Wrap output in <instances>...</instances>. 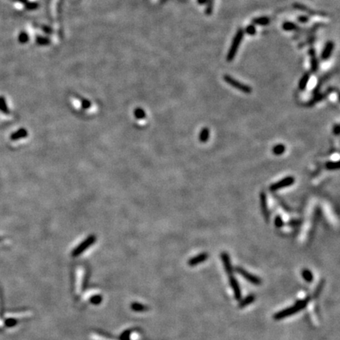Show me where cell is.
Wrapping results in <instances>:
<instances>
[{
    "instance_id": "obj_1",
    "label": "cell",
    "mask_w": 340,
    "mask_h": 340,
    "mask_svg": "<svg viewBox=\"0 0 340 340\" xmlns=\"http://www.w3.org/2000/svg\"><path fill=\"white\" fill-rule=\"evenodd\" d=\"M310 299H311V297L307 296L303 299L297 301L293 306L275 313L273 315V319L275 321H280V320H283L284 318H287L288 317H291V316L297 314L298 312H300L301 310H304L305 308L307 306V305L309 304Z\"/></svg>"
},
{
    "instance_id": "obj_2",
    "label": "cell",
    "mask_w": 340,
    "mask_h": 340,
    "mask_svg": "<svg viewBox=\"0 0 340 340\" xmlns=\"http://www.w3.org/2000/svg\"><path fill=\"white\" fill-rule=\"evenodd\" d=\"M244 33H244V29H242V28H240L236 32V35H235L233 40H232V44L230 46L228 54H227L226 59L228 61H233L235 57H236L239 47H240V44H241L243 40Z\"/></svg>"
},
{
    "instance_id": "obj_3",
    "label": "cell",
    "mask_w": 340,
    "mask_h": 340,
    "mask_svg": "<svg viewBox=\"0 0 340 340\" xmlns=\"http://www.w3.org/2000/svg\"><path fill=\"white\" fill-rule=\"evenodd\" d=\"M223 79H224V81L226 82L228 84H229L231 87L236 88V89L239 90V91H242V92H243V93L251 94V92H252L253 90L251 86L247 85V84H243L242 82L237 80L236 79H235V78H233L232 76H231L230 75H228V74L224 75Z\"/></svg>"
},
{
    "instance_id": "obj_4",
    "label": "cell",
    "mask_w": 340,
    "mask_h": 340,
    "mask_svg": "<svg viewBox=\"0 0 340 340\" xmlns=\"http://www.w3.org/2000/svg\"><path fill=\"white\" fill-rule=\"evenodd\" d=\"M234 272H236L237 273L241 275L244 279H247V281L250 282L253 285L259 286L262 283V280H261V279L259 276L251 273L247 270H246L245 268H242L240 266H236L235 269H234Z\"/></svg>"
},
{
    "instance_id": "obj_5",
    "label": "cell",
    "mask_w": 340,
    "mask_h": 340,
    "mask_svg": "<svg viewBox=\"0 0 340 340\" xmlns=\"http://www.w3.org/2000/svg\"><path fill=\"white\" fill-rule=\"evenodd\" d=\"M295 177L292 176H288V177H284L283 179L280 180V181H277V182L273 183L272 184L270 185L269 190L271 191H276L278 190H280L282 188H287V187H290L291 185H293L295 184Z\"/></svg>"
},
{
    "instance_id": "obj_6",
    "label": "cell",
    "mask_w": 340,
    "mask_h": 340,
    "mask_svg": "<svg viewBox=\"0 0 340 340\" xmlns=\"http://www.w3.org/2000/svg\"><path fill=\"white\" fill-rule=\"evenodd\" d=\"M228 280H229V284H230L232 291L234 293V297L236 300L240 301L242 298V291L237 279L235 277L234 275H231L228 277Z\"/></svg>"
},
{
    "instance_id": "obj_7",
    "label": "cell",
    "mask_w": 340,
    "mask_h": 340,
    "mask_svg": "<svg viewBox=\"0 0 340 340\" xmlns=\"http://www.w3.org/2000/svg\"><path fill=\"white\" fill-rule=\"evenodd\" d=\"M220 258H221V261H222L224 270H225L226 273L228 275H233L234 268L232 265V263H231V259L229 254L227 252L224 251V252L220 254Z\"/></svg>"
},
{
    "instance_id": "obj_8",
    "label": "cell",
    "mask_w": 340,
    "mask_h": 340,
    "mask_svg": "<svg viewBox=\"0 0 340 340\" xmlns=\"http://www.w3.org/2000/svg\"><path fill=\"white\" fill-rule=\"evenodd\" d=\"M260 201H261V211H262L263 216H264L265 219L266 220V221L268 222L269 220L270 217V213L269 210L268 208V202H267V196L265 192H261L260 194Z\"/></svg>"
},
{
    "instance_id": "obj_9",
    "label": "cell",
    "mask_w": 340,
    "mask_h": 340,
    "mask_svg": "<svg viewBox=\"0 0 340 340\" xmlns=\"http://www.w3.org/2000/svg\"><path fill=\"white\" fill-rule=\"evenodd\" d=\"M208 258H209V254H208L207 253H201L199 254L192 257L191 258L189 259L188 261V264L191 267H194V266H196L198 264H201V263L205 261L208 259Z\"/></svg>"
},
{
    "instance_id": "obj_10",
    "label": "cell",
    "mask_w": 340,
    "mask_h": 340,
    "mask_svg": "<svg viewBox=\"0 0 340 340\" xmlns=\"http://www.w3.org/2000/svg\"><path fill=\"white\" fill-rule=\"evenodd\" d=\"M95 241V236H91L89 237H88L84 240L81 244H80V246L76 248L73 251V255H78L80 254V253H82L85 249H87L88 247H89Z\"/></svg>"
},
{
    "instance_id": "obj_11",
    "label": "cell",
    "mask_w": 340,
    "mask_h": 340,
    "mask_svg": "<svg viewBox=\"0 0 340 340\" xmlns=\"http://www.w3.org/2000/svg\"><path fill=\"white\" fill-rule=\"evenodd\" d=\"M335 47V44L332 41H328L325 44L322 53L321 54V58L322 60H328L329 58L331 57V55L332 54L333 50Z\"/></svg>"
},
{
    "instance_id": "obj_12",
    "label": "cell",
    "mask_w": 340,
    "mask_h": 340,
    "mask_svg": "<svg viewBox=\"0 0 340 340\" xmlns=\"http://www.w3.org/2000/svg\"><path fill=\"white\" fill-rule=\"evenodd\" d=\"M309 54L310 56V68L313 72H317L319 68V62H318L317 58L316 55V51L314 49H310L309 51Z\"/></svg>"
},
{
    "instance_id": "obj_13",
    "label": "cell",
    "mask_w": 340,
    "mask_h": 340,
    "mask_svg": "<svg viewBox=\"0 0 340 340\" xmlns=\"http://www.w3.org/2000/svg\"><path fill=\"white\" fill-rule=\"evenodd\" d=\"M256 299V295L254 294H251V295H247L246 298L240 299L239 301V304H238V307L240 309H243V308L247 307V306H250L251 304H252L253 302H254Z\"/></svg>"
},
{
    "instance_id": "obj_14",
    "label": "cell",
    "mask_w": 340,
    "mask_h": 340,
    "mask_svg": "<svg viewBox=\"0 0 340 340\" xmlns=\"http://www.w3.org/2000/svg\"><path fill=\"white\" fill-rule=\"evenodd\" d=\"M310 73L309 72H305L304 74L302 75V76L301 77L299 83H298V88L301 91H304L308 85V83L310 81Z\"/></svg>"
},
{
    "instance_id": "obj_15",
    "label": "cell",
    "mask_w": 340,
    "mask_h": 340,
    "mask_svg": "<svg viewBox=\"0 0 340 340\" xmlns=\"http://www.w3.org/2000/svg\"><path fill=\"white\" fill-rule=\"evenodd\" d=\"M324 285L325 279H321L319 281V283H318L317 285V287H316L315 290H314V293H313V295H312V298H314V299H317V298H319L320 295H321L322 291H323L324 287Z\"/></svg>"
},
{
    "instance_id": "obj_16",
    "label": "cell",
    "mask_w": 340,
    "mask_h": 340,
    "mask_svg": "<svg viewBox=\"0 0 340 340\" xmlns=\"http://www.w3.org/2000/svg\"><path fill=\"white\" fill-rule=\"evenodd\" d=\"M210 136V131L208 128H203L200 131L199 135H198V139L201 143H205L206 142H208Z\"/></svg>"
},
{
    "instance_id": "obj_17",
    "label": "cell",
    "mask_w": 340,
    "mask_h": 340,
    "mask_svg": "<svg viewBox=\"0 0 340 340\" xmlns=\"http://www.w3.org/2000/svg\"><path fill=\"white\" fill-rule=\"evenodd\" d=\"M253 25H261V26H265L269 24L270 20L268 17H255L252 20Z\"/></svg>"
},
{
    "instance_id": "obj_18",
    "label": "cell",
    "mask_w": 340,
    "mask_h": 340,
    "mask_svg": "<svg viewBox=\"0 0 340 340\" xmlns=\"http://www.w3.org/2000/svg\"><path fill=\"white\" fill-rule=\"evenodd\" d=\"M302 274V278L305 279V281H306L307 283H311L314 280V274L312 273V272L310 269L308 268H303L301 272Z\"/></svg>"
},
{
    "instance_id": "obj_19",
    "label": "cell",
    "mask_w": 340,
    "mask_h": 340,
    "mask_svg": "<svg viewBox=\"0 0 340 340\" xmlns=\"http://www.w3.org/2000/svg\"><path fill=\"white\" fill-rule=\"evenodd\" d=\"M27 135H28V131H27V130L24 129V128H21V129L18 130V131H17L16 132L13 133V134H12L10 138H11L12 140H17V139H21V138L26 137Z\"/></svg>"
},
{
    "instance_id": "obj_20",
    "label": "cell",
    "mask_w": 340,
    "mask_h": 340,
    "mask_svg": "<svg viewBox=\"0 0 340 340\" xmlns=\"http://www.w3.org/2000/svg\"><path fill=\"white\" fill-rule=\"evenodd\" d=\"M283 30L287 31V32H291V31H296L298 29V26L295 23L291 22V21H286L282 25Z\"/></svg>"
},
{
    "instance_id": "obj_21",
    "label": "cell",
    "mask_w": 340,
    "mask_h": 340,
    "mask_svg": "<svg viewBox=\"0 0 340 340\" xmlns=\"http://www.w3.org/2000/svg\"><path fill=\"white\" fill-rule=\"evenodd\" d=\"M285 150H286V146L283 144H282V143H279V144L275 145V146H273V148H272V153H273V154H275V155L279 156V155H282L283 153L285 152Z\"/></svg>"
},
{
    "instance_id": "obj_22",
    "label": "cell",
    "mask_w": 340,
    "mask_h": 340,
    "mask_svg": "<svg viewBox=\"0 0 340 340\" xmlns=\"http://www.w3.org/2000/svg\"><path fill=\"white\" fill-rule=\"evenodd\" d=\"M215 0H206V6H205V14L208 16L211 15L213 11Z\"/></svg>"
},
{
    "instance_id": "obj_23",
    "label": "cell",
    "mask_w": 340,
    "mask_h": 340,
    "mask_svg": "<svg viewBox=\"0 0 340 340\" xmlns=\"http://www.w3.org/2000/svg\"><path fill=\"white\" fill-rule=\"evenodd\" d=\"M325 167L328 170H338L339 169V163H338V162L330 161V162H326Z\"/></svg>"
},
{
    "instance_id": "obj_24",
    "label": "cell",
    "mask_w": 340,
    "mask_h": 340,
    "mask_svg": "<svg viewBox=\"0 0 340 340\" xmlns=\"http://www.w3.org/2000/svg\"><path fill=\"white\" fill-rule=\"evenodd\" d=\"M294 7L295 8V9H298V10H302V11L304 12H309L310 13H311V14H313V15H315L316 13H314V12L311 11V10L309 9V8L307 7V6H306L305 5H302V4L301 3H298V2H296V3H294Z\"/></svg>"
},
{
    "instance_id": "obj_25",
    "label": "cell",
    "mask_w": 340,
    "mask_h": 340,
    "mask_svg": "<svg viewBox=\"0 0 340 340\" xmlns=\"http://www.w3.org/2000/svg\"><path fill=\"white\" fill-rule=\"evenodd\" d=\"M274 224H275V228H283L284 225V221H283V218L280 215H277L275 217V220H274Z\"/></svg>"
},
{
    "instance_id": "obj_26",
    "label": "cell",
    "mask_w": 340,
    "mask_h": 340,
    "mask_svg": "<svg viewBox=\"0 0 340 340\" xmlns=\"http://www.w3.org/2000/svg\"><path fill=\"white\" fill-rule=\"evenodd\" d=\"M244 33L248 35H251V36H254L257 33L256 27L254 26V25H249L244 29Z\"/></svg>"
},
{
    "instance_id": "obj_27",
    "label": "cell",
    "mask_w": 340,
    "mask_h": 340,
    "mask_svg": "<svg viewBox=\"0 0 340 340\" xmlns=\"http://www.w3.org/2000/svg\"><path fill=\"white\" fill-rule=\"evenodd\" d=\"M135 116L137 119H143L146 117V114L142 109H137L135 110Z\"/></svg>"
},
{
    "instance_id": "obj_28",
    "label": "cell",
    "mask_w": 340,
    "mask_h": 340,
    "mask_svg": "<svg viewBox=\"0 0 340 340\" xmlns=\"http://www.w3.org/2000/svg\"><path fill=\"white\" fill-rule=\"evenodd\" d=\"M0 110L4 111V112H8L7 107H6L5 100L3 98H0Z\"/></svg>"
},
{
    "instance_id": "obj_29",
    "label": "cell",
    "mask_w": 340,
    "mask_h": 340,
    "mask_svg": "<svg viewBox=\"0 0 340 340\" xmlns=\"http://www.w3.org/2000/svg\"><path fill=\"white\" fill-rule=\"evenodd\" d=\"M298 21L301 23H306L307 21H309V17L305 15L299 16V17H298Z\"/></svg>"
},
{
    "instance_id": "obj_30",
    "label": "cell",
    "mask_w": 340,
    "mask_h": 340,
    "mask_svg": "<svg viewBox=\"0 0 340 340\" xmlns=\"http://www.w3.org/2000/svg\"><path fill=\"white\" fill-rule=\"evenodd\" d=\"M333 134H335V135H339V132H340V126L338 125V124H335V125L333 127Z\"/></svg>"
},
{
    "instance_id": "obj_31",
    "label": "cell",
    "mask_w": 340,
    "mask_h": 340,
    "mask_svg": "<svg viewBox=\"0 0 340 340\" xmlns=\"http://www.w3.org/2000/svg\"><path fill=\"white\" fill-rule=\"evenodd\" d=\"M197 2L199 5H204L206 3V0H197Z\"/></svg>"
}]
</instances>
